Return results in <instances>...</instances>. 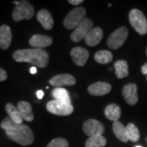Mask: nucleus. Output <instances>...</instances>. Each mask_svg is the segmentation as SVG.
<instances>
[{"label": "nucleus", "instance_id": "obj_1", "mask_svg": "<svg viewBox=\"0 0 147 147\" xmlns=\"http://www.w3.org/2000/svg\"><path fill=\"white\" fill-rule=\"evenodd\" d=\"M1 127L6 131L7 136L13 142L19 145L26 146H30L34 141L32 130L25 124H18L14 123L7 116L1 123Z\"/></svg>", "mask_w": 147, "mask_h": 147}, {"label": "nucleus", "instance_id": "obj_2", "mask_svg": "<svg viewBox=\"0 0 147 147\" xmlns=\"http://www.w3.org/2000/svg\"><path fill=\"white\" fill-rule=\"evenodd\" d=\"M12 57L16 62L30 63L40 68L46 67L49 61V56L47 52L38 48L17 50L13 53Z\"/></svg>", "mask_w": 147, "mask_h": 147}, {"label": "nucleus", "instance_id": "obj_3", "mask_svg": "<svg viewBox=\"0 0 147 147\" xmlns=\"http://www.w3.org/2000/svg\"><path fill=\"white\" fill-rule=\"evenodd\" d=\"M13 3L16 5L12 12V18L15 21L30 20L34 15V8L28 1H14Z\"/></svg>", "mask_w": 147, "mask_h": 147}, {"label": "nucleus", "instance_id": "obj_4", "mask_svg": "<svg viewBox=\"0 0 147 147\" xmlns=\"http://www.w3.org/2000/svg\"><path fill=\"white\" fill-rule=\"evenodd\" d=\"M128 18L132 28L139 34L144 35L147 34V20L141 11L132 9L129 13Z\"/></svg>", "mask_w": 147, "mask_h": 147}, {"label": "nucleus", "instance_id": "obj_5", "mask_svg": "<svg viewBox=\"0 0 147 147\" xmlns=\"http://www.w3.org/2000/svg\"><path fill=\"white\" fill-rule=\"evenodd\" d=\"M86 11L84 7H75L71 10L64 19V26L68 30H74L85 19Z\"/></svg>", "mask_w": 147, "mask_h": 147}, {"label": "nucleus", "instance_id": "obj_6", "mask_svg": "<svg viewBox=\"0 0 147 147\" xmlns=\"http://www.w3.org/2000/svg\"><path fill=\"white\" fill-rule=\"evenodd\" d=\"M47 110L53 115L59 116H67L71 115L74 111V106L63 101L53 100L47 104Z\"/></svg>", "mask_w": 147, "mask_h": 147}, {"label": "nucleus", "instance_id": "obj_7", "mask_svg": "<svg viewBox=\"0 0 147 147\" xmlns=\"http://www.w3.org/2000/svg\"><path fill=\"white\" fill-rule=\"evenodd\" d=\"M128 30L126 27H120L110 34L107 39V45L111 49H119L126 42Z\"/></svg>", "mask_w": 147, "mask_h": 147}, {"label": "nucleus", "instance_id": "obj_8", "mask_svg": "<svg viewBox=\"0 0 147 147\" xmlns=\"http://www.w3.org/2000/svg\"><path fill=\"white\" fill-rule=\"evenodd\" d=\"M93 23L88 18H85L84 21L74 29L70 35L71 40L74 42H80L88 34V33L92 29Z\"/></svg>", "mask_w": 147, "mask_h": 147}, {"label": "nucleus", "instance_id": "obj_9", "mask_svg": "<svg viewBox=\"0 0 147 147\" xmlns=\"http://www.w3.org/2000/svg\"><path fill=\"white\" fill-rule=\"evenodd\" d=\"M83 129L85 134L88 135L89 137L102 135L105 131L103 124L98 120L93 119L85 121L83 125Z\"/></svg>", "mask_w": 147, "mask_h": 147}, {"label": "nucleus", "instance_id": "obj_10", "mask_svg": "<svg viewBox=\"0 0 147 147\" xmlns=\"http://www.w3.org/2000/svg\"><path fill=\"white\" fill-rule=\"evenodd\" d=\"M70 56L76 65L84 66L89 58V53L84 47H75L72 48Z\"/></svg>", "mask_w": 147, "mask_h": 147}, {"label": "nucleus", "instance_id": "obj_11", "mask_svg": "<svg viewBox=\"0 0 147 147\" xmlns=\"http://www.w3.org/2000/svg\"><path fill=\"white\" fill-rule=\"evenodd\" d=\"M76 83L73 75L69 74H58L49 80V84L55 88H61L63 86H72Z\"/></svg>", "mask_w": 147, "mask_h": 147}, {"label": "nucleus", "instance_id": "obj_12", "mask_svg": "<svg viewBox=\"0 0 147 147\" xmlns=\"http://www.w3.org/2000/svg\"><path fill=\"white\" fill-rule=\"evenodd\" d=\"M123 96L127 104L131 105L137 104L138 101L137 85L134 84H126L123 88Z\"/></svg>", "mask_w": 147, "mask_h": 147}, {"label": "nucleus", "instance_id": "obj_13", "mask_svg": "<svg viewBox=\"0 0 147 147\" xmlns=\"http://www.w3.org/2000/svg\"><path fill=\"white\" fill-rule=\"evenodd\" d=\"M53 38L51 37L42 34H34L30 39V45L34 48L42 49L44 47H49L53 43Z\"/></svg>", "mask_w": 147, "mask_h": 147}, {"label": "nucleus", "instance_id": "obj_14", "mask_svg": "<svg viewBox=\"0 0 147 147\" xmlns=\"http://www.w3.org/2000/svg\"><path fill=\"white\" fill-rule=\"evenodd\" d=\"M103 38V30L100 27H95L90 30L86 37L84 38V40L87 45L94 47L99 44Z\"/></svg>", "mask_w": 147, "mask_h": 147}, {"label": "nucleus", "instance_id": "obj_15", "mask_svg": "<svg viewBox=\"0 0 147 147\" xmlns=\"http://www.w3.org/2000/svg\"><path fill=\"white\" fill-rule=\"evenodd\" d=\"M88 91L93 96H104L108 94L111 91V85L105 82H97L90 85Z\"/></svg>", "mask_w": 147, "mask_h": 147}, {"label": "nucleus", "instance_id": "obj_16", "mask_svg": "<svg viewBox=\"0 0 147 147\" xmlns=\"http://www.w3.org/2000/svg\"><path fill=\"white\" fill-rule=\"evenodd\" d=\"M12 39V34L11 28L7 25L0 26V47L3 50L10 47Z\"/></svg>", "mask_w": 147, "mask_h": 147}, {"label": "nucleus", "instance_id": "obj_17", "mask_svg": "<svg viewBox=\"0 0 147 147\" xmlns=\"http://www.w3.org/2000/svg\"><path fill=\"white\" fill-rule=\"evenodd\" d=\"M37 20L45 30H50L53 29V25H54L53 16L51 15V13L46 9H42L38 12Z\"/></svg>", "mask_w": 147, "mask_h": 147}, {"label": "nucleus", "instance_id": "obj_18", "mask_svg": "<svg viewBox=\"0 0 147 147\" xmlns=\"http://www.w3.org/2000/svg\"><path fill=\"white\" fill-rule=\"evenodd\" d=\"M17 109L19 110L23 120L32 122L34 120V113L31 105L26 101H19L17 104Z\"/></svg>", "mask_w": 147, "mask_h": 147}, {"label": "nucleus", "instance_id": "obj_19", "mask_svg": "<svg viewBox=\"0 0 147 147\" xmlns=\"http://www.w3.org/2000/svg\"><path fill=\"white\" fill-rule=\"evenodd\" d=\"M105 115L110 120L114 122L118 121L121 116L120 107L114 103L108 105L105 109Z\"/></svg>", "mask_w": 147, "mask_h": 147}, {"label": "nucleus", "instance_id": "obj_20", "mask_svg": "<svg viewBox=\"0 0 147 147\" xmlns=\"http://www.w3.org/2000/svg\"><path fill=\"white\" fill-rule=\"evenodd\" d=\"M5 110L8 115V117L14 123H18V124H22L23 123V118L21 117V114L19 110L15 105L11 103H7L5 106Z\"/></svg>", "mask_w": 147, "mask_h": 147}, {"label": "nucleus", "instance_id": "obj_21", "mask_svg": "<svg viewBox=\"0 0 147 147\" xmlns=\"http://www.w3.org/2000/svg\"><path fill=\"white\" fill-rule=\"evenodd\" d=\"M112 128H113V131H114L116 137L119 140H120L121 142H127L129 141L127 135L126 127L123 126V123H121L120 122H119V121L114 122Z\"/></svg>", "mask_w": 147, "mask_h": 147}, {"label": "nucleus", "instance_id": "obj_22", "mask_svg": "<svg viewBox=\"0 0 147 147\" xmlns=\"http://www.w3.org/2000/svg\"><path fill=\"white\" fill-rule=\"evenodd\" d=\"M52 95L54 97V100L63 101L67 104H71L70 97L69 95L68 91L62 88H56L52 92Z\"/></svg>", "mask_w": 147, "mask_h": 147}, {"label": "nucleus", "instance_id": "obj_23", "mask_svg": "<svg viewBox=\"0 0 147 147\" xmlns=\"http://www.w3.org/2000/svg\"><path fill=\"white\" fill-rule=\"evenodd\" d=\"M115 69L118 79H123L128 75V65L126 61H117L115 63Z\"/></svg>", "mask_w": 147, "mask_h": 147}, {"label": "nucleus", "instance_id": "obj_24", "mask_svg": "<svg viewBox=\"0 0 147 147\" xmlns=\"http://www.w3.org/2000/svg\"><path fill=\"white\" fill-rule=\"evenodd\" d=\"M94 59L96 62H98L99 64H105L110 63V61L113 59V55L112 53L106 51V50H100L98 51L97 53L94 55Z\"/></svg>", "mask_w": 147, "mask_h": 147}, {"label": "nucleus", "instance_id": "obj_25", "mask_svg": "<svg viewBox=\"0 0 147 147\" xmlns=\"http://www.w3.org/2000/svg\"><path fill=\"white\" fill-rule=\"evenodd\" d=\"M106 145V139L102 135L90 137L85 143L86 147H104Z\"/></svg>", "mask_w": 147, "mask_h": 147}, {"label": "nucleus", "instance_id": "obj_26", "mask_svg": "<svg viewBox=\"0 0 147 147\" xmlns=\"http://www.w3.org/2000/svg\"><path fill=\"white\" fill-rule=\"evenodd\" d=\"M127 135L128 137V140L131 142H137L140 138V132L137 127V126L134 123H128L126 127Z\"/></svg>", "mask_w": 147, "mask_h": 147}, {"label": "nucleus", "instance_id": "obj_27", "mask_svg": "<svg viewBox=\"0 0 147 147\" xmlns=\"http://www.w3.org/2000/svg\"><path fill=\"white\" fill-rule=\"evenodd\" d=\"M47 147H69V142L64 138H55L49 142Z\"/></svg>", "mask_w": 147, "mask_h": 147}, {"label": "nucleus", "instance_id": "obj_28", "mask_svg": "<svg viewBox=\"0 0 147 147\" xmlns=\"http://www.w3.org/2000/svg\"><path fill=\"white\" fill-rule=\"evenodd\" d=\"M7 79V74L3 69L0 68V82L5 81Z\"/></svg>", "mask_w": 147, "mask_h": 147}, {"label": "nucleus", "instance_id": "obj_29", "mask_svg": "<svg viewBox=\"0 0 147 147\" xmlns=\"http://www.w3.org/2000/svg\"><path fill=\"white\" fill-rule=\"evenodd\" d=\"M69 3L72 4V5H79L80 3H82L84 1L83 0H69Z\"/></svg>", "mask_w": 147, "mask_h": 147}, {"label": "nucleus", "instance_id": "obj_30", "mask_svg": "<svg viewBox=\"0 0 147 147\" xmlns=\"http://www.w3.org/2000/svg\"><path fill=\"white\" fill-rule=\"evenodd\" d=\"M37 97L38 98V99H42L43 98V96H44V92H42V90H38V92H37Z\"/></svg>", "mask_w": 147, "mask_h": 147}, {"label": "nucleus", "instance_id": "obj_31", "mask_svg": "<svg viewBox=\"0 0 147 147\" xmlns=\"http://www.w3.org/2000/svg\"><path fill=\"white\" fill-rule=\"evenodd\" d=\"M142 73L143 74H146L147 75V63L145 64L142 67Z\"/></svg>", "mask_w": 147, "mask_h": 147}, {"label": "nucleus", "instance_id": "obj_32", "mask_svg": "<svg viewBox=\"0 0 147 147\" xmlns=\"http://www.w3.org/2000/svg\"><path fill=\"white\" fill-rule=\"evenodd\" d=\"M30 74H37V72H38V70H37L36 67H34V66L31 67V68H30Z\"/></svg>", "mask_w": 147, "mask_h": 147}, {"label": "nucleus", "instance_id": "obj_33", "mask_svg": "<svg viewBox=\"0 0 147 147\" xmlns=\"http://www.w3.org/2000/svg\"><path fill=\"white\" fill-rule=\"evenodd\" d=\"M146 55H147V47H146Z\"/></svg>", "mask_w": 147, "mask_h": 147}, {"label": "nucleus", "instance_id": "obj_34", "mask_svg": "<svg viewBox=\"0 0 147 147\" xmlns=\"http://www.w3.org/2000/svg\"><path fill=\"white\" fill-rule=\"evenodd\" d=\"M135 147H142V146H135Z\"/></svg>", "mask_w": 147, "mask_h": 147}, {"label": "nucleus", "instance_id": "obj_35", "mask_svg": "<svg viewBox=\"0 0 147 147\" xmlns=\"http://www.w3.org/2000/svg\"><path fill=\"white\" fill-rule=\"evenodd\" d=\"M146 80H147V77H146Z\"/></svg>", "mask_w": 147, "mask_h": 147}]
</instances>
